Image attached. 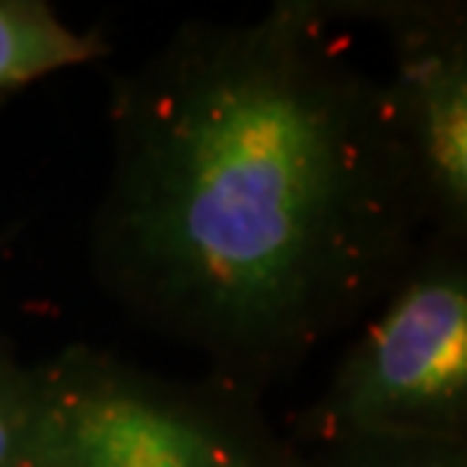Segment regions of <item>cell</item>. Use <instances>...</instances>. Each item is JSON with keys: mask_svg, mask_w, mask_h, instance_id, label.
I'll return each instance as SVG.
<instances>
[{"mask_svg": "<svg viewBox=\"0 0 467 467\" xmlns=\"http://www.w3.org/2000/svg\"><path fill=\"white\" fill-rule=\"evenodd\" d=\"M91 265L246 391L370 313L425 225L379 79L310 0L189 22L113 82Z\"/></svg>", "mask_w": 467, "mask_h": 467, "instance_id": "cell-1", "label": "cell"}, {"mask_svg": "<svg viewBox=\"0 0 467 467\" xmlns=\"http://www.w3.org/2000/svg\"><path fill=\"white\" fill-rule=\"evenodd\" d=\"M22 467H306L228 382L192 386L98 347L27 364Z\"/></svg>", "mask_w": 467, "mask_h": 467, "instance_id": "cell-2", "label": "cell"}, {"mask_svg": "<svg viewBox=\"0 0 467 467\" xmlns=\"http://www.w3.org/2000/svg\"><path fill=\"white\" fill-rule=\"evenodd\" d=\"M437 237L361 319L301 422L316 450L352 441L467 443V267Z\"/></svg>", "mask_w": 467, "mask_h": 467, "instance_id": "cell-3", "label": "cell"}, {"mask_svg": "<svg viewBox=\"0 0 467 467\" xmlns=\"http://www.w3.org/2000/svg\"><path fill=\"white\" fill-rule=\"evenodd\" d=\"M328 18H355L386 36L379 79L391 128L413 171L425 219L441 237L467 231V16L441 0L319 4Z\"/></svg>", "mask_w": 467, "mask_h": 467, "instance_id": "cell-4", "label": "cell"}, {"mask_svg": "<svg viewBox=\"0 0 467 467\" xmlns=\"http://www.w3.org/2000/svg\"><path fill=\"white\" fill-rule=\"evenodd\" d=\"M109 46L46 0H0V104L61 70L100 61Z\"/></svg>", "mask_w": 467, "mask_h": 467, "instance_id": "cell-5", "label": "cell"}, {"mask_svg": "<svg viewBox=\"0 0 467 467\" xmlns=\"http://www.w3.org/2000/svg\"><path fill=\"white\" fill-rule=\"evenodd\" d=\"M306 467H467V443L434 441H352L322 446Z\"/></svg>", "mask_w": 467, "mask_h": 467, "instance_id": "cell-6", "label": "cell"}, {"mask_svg": "<svg viewBox=\"0 0 467 467\" xmlns=\"http://www.w3.org/2000/svg\"><path fill=\"white\" fill-rule=\"evenodd\" d=\"M31 416V382L22 364L0 334V467H22Z\"/></svg>", "mask_w": 467, "mask_h": 467, "instance_id": "cell-7", "label": "cell"}]
</instances>
